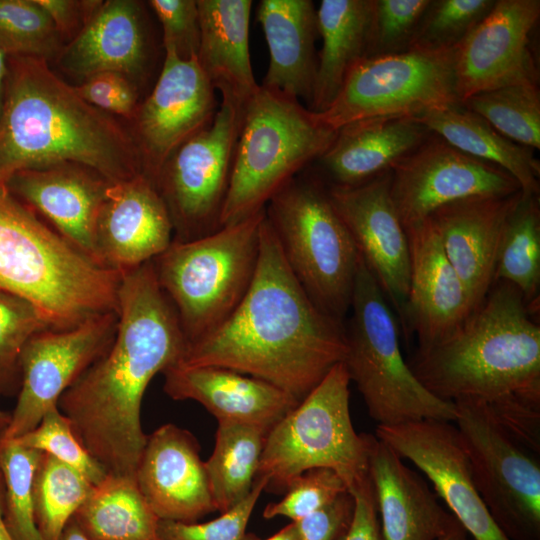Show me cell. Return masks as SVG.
<instances>
[{
    "label": "cell",
    "mask_w": 540,
    "mask_h": 540,
    "mask_svg": "<svg viewBox=\"0 0 540 540\" xmlns=\"http://www.w3.org/2000/svg\"><path fill=\"white\" fill-rule=\"evenodd\" d=\"M187 343L152 260L122 273L114 340L57 404L106 474L135 479L147 439L143 395L157 373L180 363Z\"/></svg>",
    "instance_id": "obj_1"
},
{
    "label": "cell",
    "mask_w": 540,
    "mask_h": 540,
    "mask_svg": "<svg viewBox=\"0 0 540 540\" xmlns=\"http://www.w3.org/2000/svg\"><path fill=\"white\" fill-rule=\"evenodd\" d=\"M345 324L300 285L266 218L252 282L232 314L187 344L179 364L218 366L264 380L299 403L346 355Z\"/></svg>",
    "instance_id": "obj_2"
},
{
    "label": "cell",
    "mask_w": 540,
    "mask_h": 540,
    "mask_svg": "<svg viewBox=\"0 0 540 540\" xmlns=\"http://www.w3.org/2000/svg\"><path fill=\"white\" fill-rule=\"evenodd\" d=\"M67 163L87 166L110 183L147 176L137 140L57 77L45 59L6 57L0 185L21 170Z\"/></svg>",
    "instance_id": "obj_3"
},
{
    "label": "cell",
    "mask_w": 540,
    "mask_h": 540,
    "mask_svg": "<svg viewBox=\"0 0 540 540\" xmlns=\"http://www.w3.org/2000/svg\"><path fill=\"white\" fill-rule=\"evenodd\" d=\"M520 292L497 280L445 339L408 363L438 398L493 403L540 399V326Z\"/></svg>",
    "instance_id": "obj_4"
},
{
    "label": "cell",
    "mask_w": 540,
    "mask_h": 540,
    "mask_svg": "<svg viewBox=\"0 0 540 540\" xmlns=\"http://www.w3.org/2000/svg\"><path fill=\"white\" fill-rule=\"evenodd\" d=\"M122 273L45 226L0 185V291L33 304L53 329L118 313Z\"/></svg>",
    "instance_id": "obj_5"
},
{
    "label": "cell",
    "mask_w": 540,
    "mask_h": 540,
    "mask_svg": "<svg viewBox=\"0 0 540 540\" xmlns=\"http://www.w3.org/2000/svg\"><path fill=\"white\" fill-rule=\"evenodd\" d=\"M336 133L299 100L259 84L244 106L220 226L265 209L278 191L323 155Z\"/></svg>",
    "instance_id": "obj_6"
},
{
    "label": "cell",
    "mask_w": 540,
    "mask_h": 540,
    "mask_svg": "<svg viewBox=\"0 0 540 540\" xmlns=\"http://www.w3.org/2000/svg\"><path fill=\"white\" fill-rule=\"evenodd\" d=\"M350 310L343 363L377 426L427 419L454 422V402L426 389L404 360L398 320L361 257Z\"/></svg>",
    "instance_id": "obj_7"
},
{
    "label": "cell",
    "mask_w": 540,
    "mask_h": 540,
    "mask_svg": "<svg viewBox=\"0 0 540 540\" xmlns=\"http://www.w3.org/2000/svg\"><path fill=\"white\" fill-rule=\"evenodd\" d=\"M290 270L313 303L344 323L360 255L319 175H297L265 207Z\"/></svg>",
    "instance_id": "obj_8"
},
{
    "label": "cell",
    "mask_w": 540,
    "mask_h": 540,
    "mask_svg": "<svg viewBox=\"0 0 540 540\" xmlns=\"http://www.w3.org/2000/svg\"><path fill=\"white\" fill-rule=\"evenodd\" d=\"M264 217L265 209L210 235L173 240L152 260L188 343L217 328L245 296L258 263Z\"/></svg>",
    "instance_id": "obj_9"
},
{
    "label": "cell",
    "mask_w": 540,
    "mask_h": 540,
    "mask_svg": "<svg viewBox=\"0 0 540 540\" xmlns=\"http://www.w3.org/2000/svg\"><path fill=\"white\" fill-rule=\"evenodd\" d=\"M349 383L344 363H338L268 431L256 476L267 477V487L286 489L313 468L334 471L350 494L370 481V434L353 427Z\"/></svg>",
    "instance_id": "obj_10"
},
{
    "label": "cell",
    "mask_w": 540,
    "mask_h": 540,
    "mask_svg": "<svg viewBox=\"0 0 540 540\" xmlns=\"http://www.w3.org/2000/svg\"><path fill=\"white\" fill-rule=\"evenodd\" d=\"M454 404L453 423L492 518L510 540H540V453L514 437L485 402Z\"/></svg>",
    "instance_id": "obj_11"
},
{
    "label": "cell",
    "mask_w": 540,
    "mask_h": 540,
    "mask_svg": "<svg viewBox=\"0 0 540 540\" xmlns=\"http://www.w3.org/2000/svg\"><path fill=\"white\" fill-rule=\"evenodd\" d=\"M455 48L408 49L365 58L348 74L332 104L318 119L337 131L359 120L412 117L460 103L454 71Z\"/></svg>",
    "instance_id": "obj_12"
},
{
    "label": "cell",
    "mask_w": 540,
    "mask_h": 540,
    "mask_svg": "<svg viewBox=\"0 0 540 540\" xmlns=\"http://www.w3.org/2000/svg\"><path fill=\"white\" fill-rule=\"evenodd\" d=\"M244 106L222 97L212 122L161 167L154 183L168 209L173 240L189 241L221 228Z\"/></svg>",
    "instance_id": "obj_13"
},
{
    "label": "cell",
    "mask_w": 540,
    "mask_h": 540,
    "mask_svg": "<svg viewBox=\"0 0 540 540\" xmlns=\"http://www.w3.org/2000/svg\"><path fill=\"white\" fill-rule=\"evenodd\" d=\"M118 313L88 318L66 329L34 334L20 356L21 383L4 439H17L33 430L44 414L109 348L117 329Z\"/></svg>",
    "instance_id": "obj_14"
},
{
    "label": "cell",
    "mask_w": 540,
    "mask_h": 540,
    "mask_svg": "<svg viewBox=\"0 0 540 540\" xmlns=\"http://www.w3.org/2000/svg\"><path fill=\"white\" fill-rule=\"evenodd\" d=\"M390 174L391 198L404 228L453 202L521 191L502 168L469 156L432 133Z\"/></svg>",
    "instance_id": "obj_15"
},
{
    "label": "cell",
    "mask_w": 540,
    "mask_h": 540,
    "mask_svg": "<svg viewBox=\"0 0 540 540\" xmlns=\"http://www.w3.org/2000/svg\"><path fill=\"white\" fill-rule=\"evenodd\" d=\"M452 423L427 419L377 426L376 437L426 475L473 540H510L492 518L473 482L466 451Z\"/></svg>",
    "instance_id": "obj_16"
},
{
    "label": "cell",
    "mask_w": 540,
    "mask_h": 540,
    "mask_svg": "<svg viewBox=\"0 0 540 540\" xmlns=\"http://www.w3.org/2000/svg\"><path fill=\"white\" fill-rule=\"evenodd\" d=\"M539 17V0H495L489 13L455 48L459 102L502 86L539 84L531 47V34Z\"/></svg>",
    "instance_id": "obj_17"
},
{
    "label": "cell",
    "mask_w": 540,
    "mask_h": 540,
    "mask_svg": "<svg viewBox=\"0 0 540 540\" xmlns=\"http://www.w3.org/2000/svg\"><path fill=\"white\" fill-rule=\"evenodd\" d=\"M390 172L365 183L328 185L331 201L347 226L401 329L409 292L410 253L405 228L390 193Z\"/></svg>",
    "instance_id": "obj_18"
},
{
    "label": "cell",
    "mask_w": 540,
    "mask_h": 540,
    "mask_svg": "<svg viewBox=\"0 0 540 540\" xmlns=\"http://www.w3.org/2000/svg\"><path fill=\"white\" fill-rule=\"evenodd\" d=\"M164 50L158 80L134 117L146 173L153 182L173 152L207 127L218 110L215 89L197 59L183 60L173 49Z\"/></svg>",
    "instance_id": "obj_19"
},
{
    "label": "cell",
    "mask_w": 540,
    "mask_h": 540,
    "mask_svg": "<svg viewBox=\"0 0 540 540\" xmlns=\"http://www.w3.org/2000/svg\"><path fill=\"white\" fill-rule=\"evenodd\" d=\"M168 209L146 175L109 183L96 223L97 261L124 273L162 254L173 241Z\"/></svg>",
    "instance_id": "obj_20"
},
{
    "label": "cell",
    "mask_w": 540,
    "mask_h": 540,
    "mask_svg": "<svg viewBox=\"0 0 540 540\" xmlns=\"http://www.w3.org/2000/svg\"><path fill=\"white\" fill-rule=\"evenodd\" d=\"M410 253L409 292L403 334L417 350L445 339L473 311L469 294L448 260L429 217L405 228Z\"/></svg>",
    "instance_id": "obj_21"
},
{
    "label": "cell",
    "mask_w": 540,
    "mask_h": 540,
    "mask_svg": "<svg viewBox=\"0 0 540 540\" xmlns=\"http://www.w3.org/2000/svg\"><path fill=\"white\" fill-rule=\"evenodd\" d=\"M199 450L196 438L172 423L147 435L135 479L159 519L192 523L216 511Z\"/></svg>",
    "instance_id": "obj_22"
},
{
    "label": "cell",
    "mask_w": 540,
    "mask_h": 540,
    "mask_svg": "<svg viewBox=\"0 0 540 540\" xmlns=\"http://www.w3.org/2000/svg\"><path fill=\"white\" fill-rule=\"evenodd\" d=\"M520 193L464 199L443 206L428 216L474 309L494 283L504 225Z\"/></svg>",
    "instance_id": "obj_23"
},
{
    "label": "cell",
    "mask_w": 540,
    "mask_h": 540,
    "mask_svg": "<svg viewBox=\"0 0 540 540\" xmlns=\"http://www.w3.org/2000/svg\"><path fill=\"white\" fill-rule=\"evenodd\" d=\"M163 375V389L170 398L197 401L218 422L270 430L299 404L271 383L224 367L175 365Z\"/></svg>",
    "instance_id": "obj_24"
},
{
    "label": "cell",
    "mask_w": 540,
    "mask_h": 540,
    "mask_svg": "<svg viewBox=\"0 0 540 540\" xmlns=\"http://www.w3.org/2000/svg\"><path fill=\"white\" fill-rule=\"evenodd\" d=\"M369 476L383 540H439L457 522L423 478L370 435Z\"/></svg>",
    "instance_id": "obj_25"
},
{
    "label": "cell",
    "mask_w": 540,
    "mask_h": 540,
    "mask_svg": "<svg viewBox=\"0 0 540 540\" xmlns=\"http://www.w3.org/2000/svg\"><path fill=\"white\" fill-rule=\"evenodd\" d=\"M109 183L61 164L18 171L6 186L45 216L61 236L99 263L96 223Z\"/></svg>",
    "instance_id": "obj_26"
},
{
    "label": "cell",
    "mask_w": 540,
    "mask_h": 540,
    "mask_svg": "<svg viewBox=\"0 0 540 540\" xmlns=\"http://www.w3.org/2000/svg\"><path fill=\"white\" fill-rule=\"evenodd\" d=\"M430 132L412 117H376L349 123L316 160L328 185L351 187L382 174L414 151Z\"/></svg>",
    "instance_id": "obj_27"
},
{
    "label": "cell",
    "mask_w": 540,
    "mask_h": 540,
    "mask_svg": "<svg viewBox=\"0 0 540 540\" xmlns=\"http://www.w3.org/2000/svg\"><path fill=\"white\" fill-rule=\"evenodd\" d=\"M257 20L269 51L262 86L280 91L310 109L317 73V9L311 0H261Z\"/></svg>",
    "instance_id": "obj_28"
},
{
    "label": "cell",
    "mask_w": 540,
    "mask_h": 540,
    "mask_svg": "<svg viewBox=\"0 0 540 540\" xmlns=\"http://www.w3.org/2000/svg\"><path fill=\"white\" fill-rule=\"evenodd\" d=\"M146 58V35L139 4L131 0H109L94 10L60 59L67 71L87 78L101 72L138 74Z\"/></svg>",
    "instance_id": "obj_29"
},
{
    "label": "cell",
    "mask_w": 540,
    "mask_h": 540,
    "mask_svg": "<svg viewBox=\"0 0 540 540\" xmlns=\"http://www.w3.org/2000/svg\"><path fill=\"white\" fill-rule=\"evenodd\" d=\"M197 62L222 97L246 103L257 91L249 51L251 0H197Z\"/></svg>",
    "instance_id": "obj_30"
},
{
    "label": "cell",
    "mask_w": 540,
    "mask_h": 540,
    "mask_svg": "<svg viewBox=\"0 0 540 540\" xmlns=\"http://www.w3.org/2000/svg\"><path fill=\"white\" fill-rule=\"evenodd\" d=\"M373 0H322L317 9L322 48L310 110L325 111L350 71L366 58Z\"/></svg>",
    "instance_id": "obj_31"
},
{
    "label": "cell",
    "mask_w": 540,
    "mask_h": 540,
    "mask_svg": "<svg viewBox=\"0 0 540 540\" xmlns=\"http://www.w3.org/2000/svg\"><path fill=\"white\" fill-rule=\"evenodd\" d=\"M415 119L461 152L505 170L517 181L523 195H539L540 163L534 150L509 140L460 103Z\"/></svg>",
    "instance_id": "obj_32"
},
{
    "label": "cell",
    "mask_w": 540,
    "mask_h": 540,
    "mask_svg": "<svg viewBox=\"0 0 540 540\" xmlns=\"http://www.w3.org/2000/svg\"><path fill=\"white\" fill-rule=\"evenodd\" d=\"M72 518L91 540H160V519L136 479L106 474Z\"/></svg>",
    "instance_id": "obj_33"
},
{
    "label": "cell",
    "mask_w": 540,
    "mask_h": 540,
    "mask_svg": "<svg viewBox=\"0 0 540 540\" xmlns=\"http://www.w3.org/2000/svg\"><path fill=\"white\" fill-rule=\"evenodd\" d=\"M268 431L255 425L218 422L213 452L204 462L216 511H228L251 492Z\"/></svg>",
    "instance_id": "obj_34"
},
{
    "label": "cell",
    "mask_w": 540,
    "mask_h": 540,
    "mask_svg": "<svg viewBox=\"0 0 540 540\" xmlns=\"http://www.w3.org/2000/svg\"><path fill=\"white\" fill-rule=\"evenodd\" d=\"M515 287L535 313L540 288V201L539 195H523L510 210L502 232L494 282Z\"/></svg>",
    "instance_id": "obj_35"
},
{
    "label": "cell",
    "mask_w": 540,
    "mask_h": 540,
    "mask_svg": "<svg viewBox=\"0 0 540 540\" xmlns=\"http://www.w3.org/2000/svg\"><path fill=\"white\" fill-rule=\"evenodd\" d=\"M93 484L79 471L42 452L32 483L34 514L44 540H58Z\"/></svg>",
    "instance_id": "obj_36"
},
{
    "label": "cell",
    "mask_w": 540,
    "mask_h": 540,
    "mask_svg": "<svg viewBox=\"0 0 540 540\" xmlns=\"http://www.w3.org/2000/svg\"><path fill=\"white\" fill-rule=\"evenodd\" d=\"M460 104L509 140L540 148V93L537 83H518L473 94Z\"/></svg>",
    "instance_id": "obj_37"
},
{
    "label": "cell",
    "mask_w": 540,
    "mask_h": 540,
    "mask_svg": "<svg viewBox=\"0 0 540 540\" xmlns=\"http://www.w3.org/2000/svg\"><path fill=\"white\" fill-rule=\"evenodd\" d=\"M41 454L16 440L0 442V468L5 480L4 522L12 540H44L36 525L32 496Z\"/></svg>",
    "instance_id": "obj_38"
},
{
    "label": "cell",
    "mask_w": 540,
    "mask_h": 540,
    "mask_svg": "<svg viewBox=\"0 0 540 540\" xmlns=\"http://www.w3.org/2000/svg\"><path fill=\"white\" fill-rule=\"evenodd\" d=\"M59 34L36 0H0V51L5 57L47 60L58 48Z\"/></svg>",
    "instance_id": "obj_39"
},
{
    "label": "cell",
    "mask_w": 540,
    "mask_h": 540,
    "mask_svg": "<svg viewBox=\"0 0 540 540\" xmlns=\"http://www.w3.org/2000/svg\"><path fill=\"white\" fill-rule=\"evenodd\" d=\"M495 0H430L409 49L456 48L489 13Z\"/></svg>",
    "instance_id": "obj_40"
},
{
    "label": "cell",
    "mask_w": 540,
    "mask_h": 540,
    "mask_svg": "<svg viewBox=\"0 0 540 540\" xmlns=\"http://www.w3.org/2000/svg\"><path fill=\"white\" fill-rule=\"evenodd\" d=\"M49 328L33 304L0 291V396L19 392L22 350L34 334Z\"/></svg>",
    "instance_id": "obj_41"
},
{
    "label": "cell",
    "mask_w": 540,
    "mask_h": 540,
    "mask_svg": "<svg viewBox=\"0 0 540 540\" xmlns=\"http://www.w3.org/2000/svg\"><path fill=\"white\" fill-rule=\"evenodd\" d=\"M12 440L52 455L82 473L93 485L106 476L105 470L80 442L70 420L58 407L49 409L33 430Z\"/></svg>",
    "instance_id": "obj_42"
},
{
    "label": "cell",
    "mask_w": 540,
    "mask_h": 540,
    "mask_svg": "<svg viewBox=\"0 0 540 540\" xmlns=\"http://www.w3.org/2000/svg\"><path fill=\"white\" fill-rule=\"evenodd\" d=\"M430 0H373L366 58L409 49Z\"/></svg>",
    "instance_id": "obj_43"
},
{
    "label": "cell",
    "mask_w": 540,
    "mask_h": 540,
    "mask_svg": "<svg viewBox=\"0 0 540 540\" xmlns=\"http://www.w3.org/2000/svg\"><path fill=\"white\" fill-rule=\"evenodd\" d=\"M268 478L256 477L248 496L237 505L213 520L185 523L159 520L160 540H260L247 532V525L262 491L267 488Z\"/></svg>",
    "instance_id": "obj_44"
},
{
    "label": "cell",
    "mask_w": 540,
    "mask_h": 540,
    "mask_svg": "<svg viewBox=\"0 0 540 540\" xmlns=\"http://www.w3.org/2000/svg\"><path fill=\"white\" fill-rule=\"evenodd\" d=\"M348 492L343 480L327 468L309 469L294 478L286 487L285 496L278 502L269 503L264 511L265 519L284 516L299 521Z\"/></svg>",
    "instance_id": "obj_45"
},
{
    "label": "cell",
    "mask_w": 540,
    "mask_h": 540,
    "mask_svg": "<svg viewBox=\"0 0 540 540\" xmlns=\"http://www.w3.org/2000/svg\"><path fill=\"white\" fill-rule=\"evenodd\" d=\"M163 30V47L173 49L183 60L197 59L200 44L196 0H151Z\"/></svg>",
    "instance_id": "obj_46"
},
{
    "label": "cell",
    "mask_w": 540,
    "mask_h": 540,
    "mask_svg": "<svg viewBox=\"0 0 540 540\" xmlns=\"http://www.w3.org/2000/svg\"><path fill=\"white\" fill-rule=\"evenodd\" d=\"M89 104L104 112L134 118L137 112V94L123 74L101 72L85 78L75 87Z\"/></svg>",
    "instance_id": "obj_47"
},
{
    "label": "cell",
    "mask_w": 540,
    "mask_h": 540,
    "mask_svg": "<svg viewBox=\"0 0 540 540\" xmlns=\"http://www.w3.org/2000/svg\"><path fill=\"white\" fill-rule=\"evenodd\" d=\"M354 497L349 492L297 522L300 540H338L348 529L354 512Z\"/></svg>",
    "instance_id": "obj_48"
},
{
    "label": "cell",
    "mask_w": 540,
    "mask_h": 540,
    "mask_svg": "<svg viewBox=\"0 0 540 540\" xmlns=\"http://www.w3.org/2000/svg\"><path fill=\"white\" fill-rule=\"evenodd\" d=\"M352 495L355 503L353 517L338 540H383L371 479Z\"/></svg>",
    "instance_id": "obj_49"
},
{
    "label": "cell",
    "mask_w": 540,
    "mask_h": 540,
    "mask_svg": "<svg viewBox=\"0 0 540 540\" xmlns=\"http://www.w3.org/2000/svg\"><path fill=\"white\" fill-rule=\"evenodd\" d=\"M60 32L70 30L76 23L81 7L86 2L70 0H36Z\"/></svg>",
    "instance_id": "obj_50"
},
{
    "label": "cell",
    "mask_w": 540,
    "mask_h": 540,
    "mask_svg": "<svg viewBox=\"0 0 540 540\" xmlns=\"http://www.w3.org/2000/svg\"><path fill=\"white\" fill-rule=\"evenodd\" d=\"M58 540H91L73 518L63 528Z\"/></svg>",
    "instance_id": "obj_51"
},
{
    "label": "cell",
    "mask_w": 540,
    "mask_h": 540,
    "mask_svg": "<svg viewBox=\"0 0 540 540\" xmlns=\"http://www.w3.org/2000/svg\"><path fill=\"white\" fill-rule=\"evenodd\" d=\"M266 540H300L297 522L292 521Z\"/></svg>",
    "instance_id": "obj_52"
},
{
    "label": "cell",
    "mask_w": 540,
    "mask_h": 540,
    "mask_svg": "<svg viewBox=\"0 0 540 540\" xmlns=\"http://www.w3.org/2000/svg\"><path fill=\"white\" fill-rule=\"evenodd\" d=\"M5 480L0 468V540H12L4 522Z\"/></svg>",
    "instance_id": "obj_53"
},
{
    "label": "cell",
    "mask_w": 540,
    "mask_h": 540,
    "mask_svg": "<svg viewBox=\"0 0 540 540\" xmlns=\"http://www.w3.org/2000/svg\"><path fill=\"white\" fill-rule=\"evenodd\" d=\"M439 540H473L457 521Z\"/></svg>",
    "instance_id": "obj_54"
},
{
    "label": "cell",
    "mask_w": 540,
    "mask_h": 540,
    "mask_svg": "<svg viewBox=\"0 0 540 540\" xmlns=\"http://www.w3.org/2000/svg\"><path fill=\"white\" fill-rule=\"evenodd\" d=\"M5 76H6V57L0 51V114H1L2 102H3Z\"/></svg>",
    "instance_id": "obj_55"
},
{
    "label": "cell",
    "mask_w": 540,
    "mask_h": 540,
    "mask_svg": "<svg viewBox=\"0 0 540 540\" xmlns=\"http://www.w3.org/2000/svg\"><path fill=\"white\" fill-rule=\"evenodd\" d=\"M10 419L11 413L0 409V442L5 438Z\"/></svg>",
    "instance_id": "obj_56"
}]
</instances>
